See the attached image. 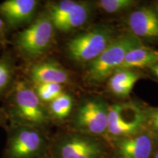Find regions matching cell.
I'll return each instance as SVG.
<instances>
[{
	"label": "cell",
	"mask_w": 158,
	"mask_h": 158,
	"mask_svg": "<svg viewBox=\"0 0 158 158\" xmlns=\"http://www.w3.org/2000/svg\"><path fill=\"white\" fill-rule=\"evenodd\" d=\"M11 98L10 114L16 125L40 129L48 125L50 114L35 89L25 81L15 84Z\"/></svg>",
	"instance_id": "6da1fadb"
},
{
	"label": "cell",
	"mask_w": 158,
	"mask_h": 158,
	"mask_svg": "<svg viewBox=\"0 0 158 158\" xmlns=\"http://www.w3.org/2000/svg\"><path fill=\"white\" fill-rule=\"evenodd\" d=\"M141 45L133 33L120 35L98 58L88 64L85 79L88 83L98 84L109 78L123 63L128 51Z\"/></svg>",
	"instance_id": "7a4b0ae2"
},
{
	"label": "cell",
	"mask_w": 158,
	"mask_h": 158,
	"mask_svg": "<svg viewBox=\"0 0 158 158\" xmlns=\"http://www.w3.org/2000/svg\"><path fill=\"white\" fill-rule=\"evenodd\" d=\"M54 29L48 13L39 15L16 36L15 45L20 54L28 59H37L45 54L52 45Z\"/></svg>",
	"instance_id": "3957f363"
},
{
	"label": "cell",
	"mask_w": 158,
	"mask_h": 158,
	"mask_svg": "<svg viewBox=\"0 0 158 158\" xmlns=\"http://www.w3.org/2000/svg\"><path fill=\"white\" fill-rule=\"evenodd\" d=\"M114 32L106 26H98L75 36L67 43L69 56L77 62L89 64L113 42Z\"/></svg>",
	"instance_id": "277c9868"
},
{
	"label": "cell",
	"mask_w": 158,
	"mask_h": 158,
	"mask_svg": "<svg viewBox=\"0 0 158 158\" xmlns=\"http://www.w3.org/2000/svg\"><path fill=\"white\" fill-rule=\"evenodd\" d=\"M147 114L133 102H123L109 106L107 133L124 138L139 133L146 124Z\"/></svg>",
	"instance_id": "5b68a950"
},
{
	"label": "cell",
	"mask_w": 158,
	"mask_h": 158,
	"mask_svg": "<svg viewBox=\"0 0 158 158\" xmlns=\"http://www.w3.org/2000/svg\"><path fill=\"white\" fill-rule=\"evenodd\" d=\"M47 147V140L40 129L16 125L9 137L7 158H38Z\"/></svg>",
	"instance_id": "8992f818"
},
{
	"label": "cell",
	"mask_w": 158,
	"mask_h": 158,
	"mask_svg": "<svg viewBox=\"0 0 158 158\" xmlns=\"http://www.w3.org/2000/svg\"><path fill=\"white\" fill-rule=\"evenodd\" d=\"M109 106L103 100H86L78 108L73 118V127L89 135H102L107 131Z\"/></svg>",
	"instance_id": "52a82bcc"
},
{
	"label": "cell",
	"mask_w": 158,
	"mask_h": 158,
	"mask_svg": "<svg viewBox=\"0 0 158 158\" xmlns=\"http://www.w3.org/2000/svg\"><path fill=\"white\" fill-rule=\"evenodd\" d=\"M103 145L92 135L74 133L59 138L53 147L54 158H102Z\"/></svg>",
	"instance_id": "ba28073f"
},
{
	"label": "cell",
	"mask_w": 158,
	"mask_h": 158,
	"mask_svg": "<svg viewBox=\"0 0 158 158\" xmlns=\"http://www.w3.org/2000/svg\"><path fill=\"white\" fill-rule=\"evenodd\" d=\"M119 158H150L154 148L152 136L147 133L120 138L116 143Z\"/></svg>",
	"instance_id": "9c48e42d"
},
{
	"label": "cell",
	"mask_w": 158,
	"mask_h": 158,
	"mask_svg": "<svg viewBox=\"0 0 158 158\" xmlns=\"http://www.w3.org/2000/svg\"><path fill=\"white\" fill-rule=\"evenodd\" d=\"M36 0H7L0 4V15L10 27H19L29 21L36 11Z\"/></svg>",
	"instance_id": "30bf717a"
},
{
	"label": "cell",
	"mask_w": 158,
	"mask_h": 158,
	"mask_svg": "<svg viewBox=\"0 0 158 158\" xmlns=\"http://www.w3.org/2000/svg\"><path fill=\"white\" fill-rule=\"evenodd\" d=\"M29 76L34 85L42 84H64L70 80L68 71L52 60L42 61L31 67Z\"/></svg>",
	"instance_id": "8fae6325"
},
{
	"label": "cell",
	"mask_w": 158,
	"mask_h": 158,
	"mask_svg": "<svg viewBox=\"0 0 158 158\" xmlns=\"http://www.w3.org/2000/svg\"><path fill=\"white\" fill-rule=\"evenodd\" d=\"M132 33L137 37L158 39V15L150 7L134 10L128 20Z\"/></svg>",
	"instance_id": "7c38bea8"
},
{
	"label": "cell",
	"mask_w": 158,
	"mask_h": 158,
	"mask_svg": "<svg viewBox=\"0 0 158 158\" xmlns=\"http://www.w3.org/2000/svg\"><path fill=\"white\" fill-rule=\"evenodd\" d=\"M157 64H158V51L140 45L128 51L123 63L118 70H131L132 68H149Z\"/></svg>",
	"instance_id": "4fadbf2b"
},
{
	"label": "cell",
	"mask_w": 158,
	"mask_h": 158,
	"mask_svg": "<svg viewBox=\"0 0 158 158\" xmlns=\"http://www.w3.org/2000/svg\"><path fill=\"white\" fill-rule=\"evenodd\" d=\"M139 78V74L133 70H118L108 78V88L116 96L125 98L130 95Z\"/></svg>",
	"instance_id": "5bb4252c"
},
{
	"label": "cell",
	"mask_w": 158,
	"mask_h": 158,
	"mask_svg": "<svg viewBox=\"0 0 158 158\" xmlns=\"http://www.w3.org/2000/svg\"><path fill=\"white\" fill-rule=\"evenodd\" d=\"M90 12L91 8L88 3L78 2L68 16L56 29L68 31L78 28L87 21Z\"/></svg>",
	"instance_id": "9a60e30c"
},
{
	"label": "cell",
	"mask_w": 158,
	"mask_h": 158,
	"mask_svg": "<svg viewBox=\"0 0 158 158\" xmlns=\"http://www.w3.org/2000/svg\"><path fill=\"white\" fill-rule=\"evenodd\" d=\"M49 114L55 118L63 120L70 115L73 109V98L70 94L63 92L58 98L49 102Z\"/></svg>",
	"instance_id": "2e32d148"
},
{
	"label": "cell",
	"mask_w": 158,
	"mask_h": 158,
	"mask_svg": "<svg viewBox=\"0 0 158 158\" xmlns=\"http://www.w3.org/2000/svg\"><path fill=\"white\" fill-rule=\"evenodd\" d=\"M78 2L73 0H63L59 2L52 4L47 13L52 21L55 28L68 16L71 11L74 9Z\"/></svg>",
	"instance_id": "e0dca14e"
},
{
	"label": "cell",
	"mask_w": 158,
	"mask_h": 158,
	"mask_svg": "<svg viewBox=\"0 0 158 158\" xmlns=\"http://www.w3.org/2000/svg\"><path fill=\"white\" fill-rule=\"evenodd\" d=\"M35 90L43 103H49L64 92L62 85L59 84H37Z\"/></svg>",
	"instance_id": "ac0fdd59"
},
{
	"label": "cell",
	"mask_w": 158,
	"mask_h": 158,
	"mask_svg": "<svg viewBox=\"0 0 158 158\" xmlns=\"http://www.w3.org/2000/svg\"><path fill=\"white\" fill-rule=\"evenodd\" d=\"M14 68L8 59H0V94L8 89L13 80Z\"/></svg>",
	"instance_id": "d6986e66"
},
{
	"label": "cell",
	"mask_w": 158,
	"mask_h": 158,
	"mask_svg": "<svg viewBox=\"0 0 158 158\" xmlns=\"http://www.w3.org/2000/svg\"><path fill=\"white\" fill-rule=\"evenodd\" d=\"M135 2L133 0H101L98 5L102 10L108 13H115L126 10L133 7Z\"/></svg>",
	"instance_id": "ffe728a7"
},
{
	"label": "cell",
	"mask_w": 158,
	"mask_h": 158,
	"mask_svg": "<svg viewBox=\"0 0 158 158\" xmlns=\"http://www.w3.org/2000/svg\"><path fill=\"white\" fill-rule=\"evenodd\" d=\"M147 114V120L146 123H147L150 128L158 133V108H152L149 111L146 112Z\"/></svg>",
	"instance_id": "44dd1931"
},
{
	"label": "cell",
	"mask_w": 158,
	"mask_h": 158,
	"mask_svg": "<svg viewBox=\"0 0 158 158\" xmlns=\"http://www.w3.org/2000/svg\"><path fill=\"white\" fill-rule=\"evenodd\" d=\"M149 69L151 70L152 73L158 78V64L154 65V66H152L151 68H149Z\"/></svg>",
	"instance_id": "7402d4cb"
},
{
	"label": "cell",
	"mask_w": 158,
	"mask_h": 158,
	"mask_svg": "<svg viewBox=\"0 0 158 158\" xmlns=\"http://www.w3.org/2000/svg\"><path fill=\"white\" fill-rule=\"evenodd\" d=\"M4 28H5V23H4L3 19L0 17V37H1Z\"/></svg>",
	"instance_id": "603a6c76"
},
{
	"label": "cell",
	"mask_w": 158,
	"mask_h": 158,
	"mask_svg": "<svg viewBox=\"0 0 158 158\" xmlns=\"http://www.w3.org/2000/svg\"><path fill=\"white\" fill-rule=\"evenodd\" d=\"M2 121H3V118H2V116L1 113H0V124L2 123Z\"/></svg>",
	"instance_id": "cb8c5ba5"
},
{
	"label": "cell",
	"mask_w": 158,
	"mask_h": 158,
	"mask_svg": "<svg viewBox=\"0 0 158 158\" xmlns=\"http://www.w3.org/2000/svg\"><path fill=\"white\" fill-rule=\"evenodd\" d=\"M154 158H158V149H157V151H156L155 155V157H154Z\"/></svg>",
	"instance_id": "d4e9b609"
},
{
	"label": "cell",
	"mask_w": 158,
	"mask_h": 158,
	"mask_svg": "<svg viewBox=\"0 0 158 158\" xmlns=\"http://www.w3.org/2000/svg\"><path fill=\"white\" fill-rule=\"evenodd\" d=\"M38 158H49V157H45V156H41V157H40Z\"/></svg>",
	"instance_id": "484cf974"
},
{
	"label": "cell",
	"mask_w": 158,
	"mask_h": 158,
	"mask_svg": "<svg viewBox=\"0 0 158 158\" xmlns=\"http://www.w3.org/2000/svg\"><path fill=\"white\" fill-rule=\"evenodd\" d=\"M157 12H158V7H157ZM157 15H158V13H157Z\"/></svg>",
	"instance_id": "4316f807"
}]
</instances>
